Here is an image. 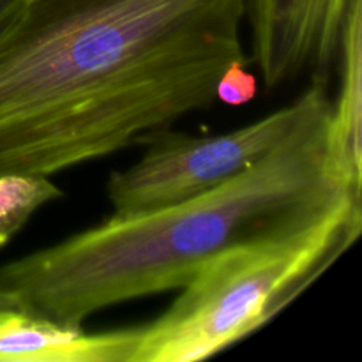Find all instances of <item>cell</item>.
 Segmentation results:
<instances>
[{"mask_svg":"<svg viewBox=\"0 0 362 362\" xmlns=\"http://www.w3.org/2000/svg\"><path fill=\"white\" fill-rule=\"evenodd\" d=\"M361 230L362 198H349L310 225L223 251L140 325L131 362H198L235 345L320 278Z\"/></svg>","mask_w":362,"mask_h":362,"instance_id":"3","label":"cell"},{"mask_svg":"<svg viewBox=\"0 0 362 362\" xmlns=\"http://www.w3.org/2000/svg\"><path fill=\"white\" fill-rule=\"evenodd\" d=\"M140 329L92 334L14 311L0 324V362H131Z\"/></svg>","mask_w":362,"mask_h":362,"instance_id":"6","label":"cell"},{"mask_svg":"<svg viewBox=\"0 0 362 362\" xmlns=\"http://www.w3.org/2000/svg\"><path fill=\"white\" fill-rule=\"evenodd\" d=\"M329 103L251 168L209 193L101 225L0 265V308L71 327L145 296L182 288L207 262L292 232L362 198L327 154Z\"/></svg>","mask_w":362,"mask_h":362,"instance_id":"2","label":"cell"},{"mask_svg":"<svg viewBox=\"0 0 362 362\" xmlns=\"http://www.w3.org/2000/svg\"><path fill=\"white\" fill-rule=\"evenodd\" d=\"M327 101V85L311 81L290 105L228 133L197 136L170 126L145 134L138 141L141 158L106 184L113 214L154 211L216 189L265 158Z\"/></svg>","mask_w":362,"mask_h":362,"instance_id":"4","label":"cell"},{"mask_svg":"<svg viewBox=\"0 0 362 362\" xmlns=\"http://www.w3.org/2000/svg\"><path fill=\"white\" fill-rule=\"evenodd\" d=\"M11 313H14V311L2 310V308H0V324H2V322L6 320V318H9V317H11Z\"/></svg>","mask_w":362,"mask_h":362,"instance_id":"11","label":"cell"},{"mask_svg":"<svg viewBox=\"0 0 362 362\" xmlns=\"http://www.w3.org/2000/svg\"><path fill=\"white\" fill-rule=\"evenodd\" d=\"M27 0H0V39L16 23Z\"/></svg>","mask_w":362,"mask_h":362,"instance_id":"10","label":"cell"},{"mask_svg":"<svg viewBox=\"0 0 362 362\" xmlns=\"http://www.w3.org/2000/svg\"><path fill=\"white\" fill-rule=\"evenodd\" d=\"M354 0H244L251 59L269 88L310 73L327 85Z\"/></svg>","mask_w":362,"mask_h":362,"instance_id":"5","label":"cell"},{"mask_svg":"<svg viewBox=\"0 0 362 362\" xmlns=\"http://www.w3.org/2000/svg\"><path fill=\"white\" fill-rule=\"evenodd\" d=\"M338 94L329 103L327 154L339 179L362 194V0H354L338 46Z\"/></svg>","mask_w":362,"mask_h":362,"instance_id":"7","label":"cell"},{"mask_svg":"<svg viewBox=\"0 0 362 362\" xmlns=\"http://www.w3.org/2000/svg\"><path fill=\"white\" fill-rule=\"evenodd\" d=\"M258 92L257 78L244 69V62L226 67L216 83V101L226 106H244L255 99Z\"/></svg>","mask_w":362,"mask_h":362,"instance_id":"9","label":"cell"},{"mask_svg":"<svg viewBox=\"0 0 362 362\" xmlns=\"http://www.w3.org/2000/svg\"><path fill=\"white\" fill-rule=\"evenodd\" d=\"M62 194V189L49 177H0V247L23 228L39 209Z\"/></svg>","mask_w":362,"mask_h":362,"instance_id":"8","label":"cell"},{"mask_svg":"<svg viewBox=\"0 0 362 362\" xmlns=\"http://www.w3.org/2000/svg\"><path fill=\"white\" fill-rule=\"evenodd\" d=\"M244 0H27L0 39V177L138 145L246 64Z\"/></svg>","mask_w":362,"mask_h":362,"instance_id":"1","label":"cell"}]
</instances>
